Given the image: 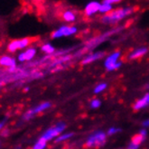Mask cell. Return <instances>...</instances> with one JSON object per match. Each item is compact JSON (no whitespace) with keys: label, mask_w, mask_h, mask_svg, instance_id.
Instances as JSON below:
<instances>
[{"label":"cell","mask_w":149,"mask_h":149,"mask_svg":"<svg viewBox=\"0 0 149 149\" xmlns=\"http://www.w3.org/2000/svg\"><path fill=\"white\" fill-rule=\"evenodd\" d=\"M0 66L6 68L16 67V59L9 55H2L0 56Z\"/></svg>","instance_id":"9"},{"label":"cell","mask_w":149,"mask_h":149,"mask_svg":"<svg viewBox=\"0 0 149 149\" xmlns=\"http://www.w3.org/2000/svg\"><path fill=\"white\" fill-rule=\"evenodd\" d=\"M72 136V133H66V134H63V135H60L55 138V142L56 143H60V142H63L65 140L69 139L70 137Z\"/></svg>","instance_id":"20"},{"label":"cell","mask_w":149,"mask_h":149,"mask_svg":"<svg viewBox=\"0 0 149 149\" xmlns=\"http://www.w3.org/2000/svg\"><path fill=\"white\" fill-rule=\"evenodd\" d=\"M147 52H148V49L146 47H140V48H137V49L134 50L129 54L128 57H129L130 60H135V59H137V58L144 56L145 54H147Z\"/></svg>","instance_id":"13"},{"label":"cell","mask_w":149,"mask_h":149,"mask_svg":"<svg viewBox=\"0 0 149 149\" xmlns=\"http://www.w3.org/2000/svg\"><path fill=\"white\" fill-rule=\"evenodd\" d=\"M50 107H51V103L50 102H42V103L37 105V106L28 109L23 115L22 118L24 121H28V120L32 119L36 115H37V114H39L41 112H43L45 110L48 109Z\"/></svg>","instance_id":"6"},{"label":"cell","mask_w":149,"mask_h":149,"mask_svg":"<svg viewBox=\"0 0 149 149\" xmlns=\"http://www.w3.org/2000/svg\"><path fill=\"white\" fill-rule=\"evenodd\" d=\"M8 133H9V130H8L7 128H4L1 130V136H6V134H8Z\"/></svg>","instance_id":"28"},{"label":"cell","mask_w":149,"mask_h":149,"mask_svg":"<svg viewBox=\"0 0 149 149\" xmlns=\"http://www.w3.org/2000/svg\"><path fill=\"white\" fill-rule=\"evenodd\" d=\"M143 126H144L145 127H149V119H147V120H145V121L143 122Z\"/></svg>","instance_id":"30"},{"label":"cell","mask_w":149,"mask_h":149,"mask_svg":"<svg viewBox=\"0 0 149 149\" xmlns=\"http://www.w3.org/2000/svg\"><path fill=\"white\" fill-rule=\"evenodd\" d=\"M100 104H101V102H100V100H93L91 102V107L92 109H97V108H99L100 106Z\"/></svg>","instance_id":"23"},{"label":"cell","mask_w":149,"mask_h":149,"mask_svg":"<svg viewBox=\"0 0 149 149\" xmlns=\"http://www.w3.org/2000/svg\"><path fill=\"white\" fill-rule=\"evenodd\" d=\"M17 60H18V62H19V63H24V62H26L24 52H20V54H18V56H17Z\"/></svg>","instance_id":"25"},{"label":"cell","mask_w":149,"mask_h":149,"mask_svg":"<svg viewBox=\"0 0 149 149\" xmlns=\"http://www.w3.org/2000/svg\"><path fill=\"white\" fill-rule=\"evenodd\" d=\"M121 131V129L120 128H118V127H110L109 130H108V135H115L116 133H118V132H120Z\"/></svg>","instance_id":"24"},{"label":"cell","mask_w":149,"mask_h":149,"mask_svg":"<svg viewBox=\"0 0 149 149\" xmlns=\"http://www.w3.org/2000/svg\"><path fill=\"white\" fill-rule=\"evenodd\" d=\"M37 2H42V1H43V0H36Z\"/></svg>","instance_id":"32"},{"label":"cell","mask_w":149,"mask_h":149,"mask_svg":"<svg viewBox=\"0 0 149 149\" xmlns=\"http://www.w3.org/2000/svg\"><path fill=\"white\" fill-rule=\"evenodd\" d=\"M114 9V6L112 4L105 1V0H103V1L100 3V11H99V14L102 15H108L109 14L112 10Z\"/></svg>","instance_id":"12"},{"label":"cell","mask_w":149,"mask_h":149,"mask_svg":"<svg viewBox=\"0 0 149 149\" xmlns=\"http://www.w3.org/2000/svg\"><path fill=\"white\" fill-rule=\"evenodd\" d=\"M147 105H149V92H147L141 100H139L136 102V104L134 105V109L136 110H138L146 107Z\"/></svg>","instance_id":"14"},{"label":"cell","mask_w":149,"mask_h":149,"mask_svg":"<svg viewBox=\"0 0 149 149\" xmlns=\"http://www.w3.org/2000/svg\"><path fill=\"white\" fill-rule=\"evenodd\" d=\"M121 29H122V27L114 28V29H112V30H110V31H108L107 33H104L103 34H101V36H97V37H94V38L91 39L89 42H87L86 47H85L86 49H85V50H91V49H93L94 47H96L97 45H100V43H101L102 42H104L107 38H109V36H111L112 34L118 33Z\"/></svg>","instance_id":"5"},{"label":"cell","mask_w":149,"mask_h":149,"mask_svg":"<svg viewBox=\"0 0 149 149\" xmlns=\"http://www.w3.org/2000/svg\"><path fill=\"white\" fill-rule=\"evenodd\" d=\"M36 49L34 47H29L26 49L24 54V56H25V60L26 62H28V61H31L34 58V56L36 55Z\"/></svg>","instance_id":"16"},{"label":"cell","mask_w":149,"mask_h":149,"mask_svg":"<svg viewBox=\"0 0 149 149\" xmlns=\"http://www.w3.org/2000/svg\"><path fill=\"white\" fill-rule=\"evenodd\" d=\"M17 50H20L19 47V39H15L11 41L7 45V52L10 54H14Z\"/></svg>","instance_id":"15"},{"label":"cell","mask_w":149,"mask_h":149,"mask_svg":"<svg viewBox=\"0 0 149 149\" xmlns=\"http://www.w3.org/2000/svg\"><path fill=\"white\" fill-rule=\"evenodd\" d=\"M29 90H30V88H29V87H25L24 89V91L25 92H26V91H28Z\"/></svg>","instance_id":"31"},{"label":"cell","mask_w":149,"mask_h":149,"mask_svg":"<svg viewBox=\"0 0 149 149\" xmlns=\"http://www.w3.org/2000/svg\"><path fill=\"white\" fill-rule=\"evenodd\" d=\"M106 143V134L103 131H97L88 137L86 141V146L91 148L100 147Z\"/></svg>","instance_id":"3"},{"label":"cell","mask_w":149,"mask_h":149,"mask_svg":"<svg viewBox=\"0 0 149 149\" xmlns=\"http://www.w3.org/2000/svg\"><path fill=\"white\" fill-rule=\"evenodd\" d=\"M107 88V84L106 83H100L98 86H96V88L94 89V93H99L101 92L102 91H104Z\"/></svg>","instance_id":"22"},{"label":"cell","mask_w":149,"mask_h":149,"mask_svg":"<svg viewBox=\"0 0 149 149\" xmlns=\"http://www.w3.org/2000/svg\"><path fill=\"white\" fill-rule=\"evenodd\" d=\"M100 3L96 0H91L89 3H87L83 9V15L87 18H91L94 15H96L100 11Z\"/></svg>","instance_id":"8"},{"label":"cell","mask_w":149,"mask_h":149,"mask_svg":"<svg viewBox=\"0 0 149 149\" xmlns=\"http://www.w3.org/2000/svg\"><path fill=\"white\" fill-rule=\"evenodd\" d=\"M41 50L45 52L46 54H54L55 52V48L52 46L51 43L47 42V43H45V45H42L41 46Z\"/></svg>","instance_id":"17"},{"label":"cell","mask_w":149,"mask_h":149,"mask_svg":"<svg viewBox=\"0 0 149 149\" xmlns=\"http://www.w3.org/2000/svg\"><path fill=\"white\" fill-rule=\"evenodd\" d=\"M66 125L64 122H58V123L52 127L48 128L45 133L41 136V138H42L45 141H50V140L56 138L58 136H60L61 133H63V131L65 129Z\"/></svg>","instance_id":"4"},{"label":"cell","mask_w":149,"mask_h":149,"mask_svg":"<svg viewBox=\"0 0 149 149\" xmlns=\"http://www.w3.org/2000/svg\"><path fill=\"white\" fill-rule=\"evenodd\" d=\"M62 19L69 24H72L77 20V15L73 10L67 9L62 13Z\"/></svg>","instance_id":"11"},{"label":"cell","mask_w":149,"mask_h":149,"mask_svg":"<svg viewBox=\"0 0 149 149\" xmlns=\"http://www.w3.org/2000/svg\"><path fill=\"white\" fill-rule=\"evenodd\" d=\"M105 55V52H102V51H99V52H93V54H91L89 55H87L83 60L81 63L82 64H88V63H93L95 61H97L99 59H101L103 56Z\"/></svg>","instance_id":"10"},{"label":"cell","mask_w":149,"mask_h":149,"mask_svg":"<svg viewBox=\"0 0 149 149\" xmlns=\"http://www.w3.org/2000/svg\"><path fill=\"white\" fill-rule=\"evenodd\" d=\"M120 57V52L117 51L109 54L106 60H105L104 65L108 71H115L121 66V62H118V58Z\"/></svg>","instance_id":"7"},{"label":"cell","mask_w":149,"mask_h":149,"mask_svg":"<svg viewBox=\"0 0 149 149\" xmlns=\"http://www.w3.org/2000/svg\"><path fill=\"white\" fill-rule=\"evenodd\" d=\"M135 12L133 6H123L114 9L108 15H102L100 17V22L104 24H115L118 22L124 20L130 15H132Z\"/></svg>","instance_id":"1"},{"label":"cell","mask_w":149,"mask_h":149,"mask_svg":"<svg viewBox=\"0 0 149 149\" xmlns=\"http://www.w3.org/2000/svg\"><path fill=\"white\" fill-rule=\"evenodd\" d=\"M78 33V27L72 24H63L52 33L51 37L52 39H59L62 37L72 36Z\"/></svg>","instance_id":"2"},{"label":"cell","mask_w":149,"mask_h":149,"mask_svg":"<svg viewBox=\"0 0 149 149\" xmlns=\"http://www.w3.org/2000/svg\"><path fill=\"white\" fill-rule=\"evenodd\" d=\"M6 118H5V119H3L2 121H0V131H1L2 129H4L5 125H6Z\"/></svg>","instance_id":"29"},{"label":"cell","mask_w":149,"mask_h":149,"mask_svg":"<svg viewBox=\"0 0 149 149\" xmlns=\"http://www.w3.org/2000/svg\"><path fill=\"white\" fill-rule=\"evenodd\" d=\"M46 146H47V141L40 137L36 142V144L33 145L32 149H45Z\"/></svg>","instance_id":"18"},{"label":"cell","mask_w":149,"mask_h":149,"mask_svg":"<svg viewBox=\"0 0 149 149\" xmlns=\"http://www.w3.org/2000/svg\"><path fill=\"white\" fill-rule=\"evenodd\" d=\"M138 147H139L138 145H136V144H135L133 142H130L128 146H127V149H137Z\"/></svg>","instance_id":"26"},{"label":"cell","mask_w":149,"mask_h":149,"mask_svg":"<svg viewBox=\"0 0 149 149\" xmlns=\"http://www.w3.org/2000/svg\"><path fill=\"white\" fill-rule=\"evenodd\" d=\"M145 139H146V137L143 136L141 134H137V135H136V136L132 138V140H131V142H133V143H135V144L140 146V144H141Z\"/></svg>","instance_id":"21"},{"label":"cell","mask_w":149,"mask_h":149,"mask_svg":"<svg viewBox=\"0 0 149 149\" xmlns=\"http://www.w3.org/2000/svg\"><path fill=\"white\" fill-rule=\"evenodd\" d=\"M105 1H107V2H109V3H110L112 5H115V4L121 3L122 1H123V0H105Z\"/></svg>","instance_id":"27"},{"label":"cell","mask_w":149,"mask_h":149,"mask_svg":"<svg viewBox=\"0 0 149 149\" xmlns=\"http://www.w3.org/2000/svg\"><path fill=\"white\" fill-rule=\"evenodd\" d=\"M31 42H32V39L28 38V37H24V38L19 39V47H20V50L28 47L29 45L31 43Z\"/></svg>","instance_id":"19"}]
</instances>
